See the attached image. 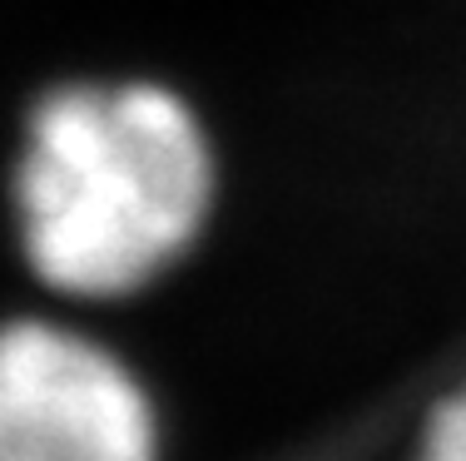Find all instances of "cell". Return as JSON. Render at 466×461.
<instances>
[{
  "label": "cell",
  "mask_w": 466,
  "mask_h": 461,
  "mask_svg": "<svg viewBox=\"0 0 466 461\" xmlns=\"http://www.w3.org/2000/svg\"><path fill=\"white\" fill-rule=\"evenodd\" d=\"M0 461H154V407L90 337L0 323Z\"/></svg>",
  "instance_id": "7a4b0ae2"
},
{
  "label": "cell",
  "mask_w": 466,
  "mask_h": 461,
  "mask_svg": "<svg viewBox=\"0 0 466 461\" xmlns=\"http://www.w3.org/2000/svg\"><path fill=\"white\" fill-rule=\"evenodd\" d=\"M417 461H466V387L437 407Z\"/></svg>",
  "instance_id": "3957f363"
},
{
  "label": "cell",
  "mask_w": 466,
  "mask_h": 461,
  "mask_svg": "<svg viewBox=\"0 0 466 461\" xmlns=\"http://www.w3.org/2000/svg\"><path fill=\"white\" fill-rule=\"evenodd\" d=\"M214 194L204 129L159 85H70L30 119L15 214L35 273L115 298L194 244Z\"/></svg>",
  "instance_id": "6da1fadb"
}]
</instances>
